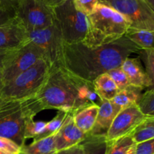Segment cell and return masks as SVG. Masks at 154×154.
<instances>
[{"mask_svg": "<svg viewBox=\"0 0 154 154\" xmlns=\"http://www.w3.org/2000/svg\"><path fill=\"white\" fill-rule=\"evenodd\" d=\"M141 50L126 36L107 45L89 47L82 42L63 43L58 66L75 78L93 84L99 75L120 67L124 60Z\"/></svg>", "mask_w": 154, "mask_h": 154, "instance_id": "cell-1", "label": "cell"}, {"mask_svg": "<svg viewBox=\"0 0 154 154\" xmlns=\"http://www.w3.org/2000/svg\"><path fill=\"white\" fill-rule=\"evenodd\" d=\"M41 110L55 109L75 114L102 99L92 84L75 78L58 65L51 66L46 82L34 96Z\"/></svg>", "mask_w": 154, "mask_h": 154, "instance_id": "cell-2", "label": "cell"}, {"mask_svg": "<svg viewBox=\"0 0 154 154\" xmlns=\"http://www.w3.org/2000/svg\"><path fill=\"white\" fill-rule=\"evenodd\" d=\"M88 20L89 29L82 43L89 47L101 46L118 40L130 28L123 15L99 2L88 16Z\"/></svg>", "mask_w": 154, "mask_h": 154, "instance_id": "cell-3", "label": "cell"}, {"mask_svg": "<svg viewBox=\"0 0 154 154\" xmlns=\"http://www.w3.org/2000/svg\"><path fill=\"white\" fill-rule=\"evenodd\" d=\"M40 111L34 97L20 100L0 97V137L11 140L22 147L26 141V123Z\"/></svg>", "mask_w": 154, "mask_h": 154, "instance_id": "cell-4", "label": "cell"}, {"mask_svg": "<svg viewBox=\"0 0 154 154\" xmlns=\"http://www.w3.org/2000/svg\"><path fill=\"white\" fill-rule=\"evenodd\" d=\"M51 69V64L45 59L38 60L32 67L5 84L0 97L17 100L34 97L46 82Z\"/></svg>", "mask_w": 154, "mask_h": 154, "instance_id": "cell-5", "label": "cell"}, {"mask_svg": "<svg viewBox=\"0 0 154 154\" xmlns=\"http://www.w3.org/2000/svg\"><path fill=\"white\" fill-rule=\"evenodd\" d=\"M53 14L63 43L84 42L89 29L88 16L76 8L74 0H66L61 5L53 9Z\"/></svg>", "mask_w": 154, "mask_h": 154, "instance_id": "cell-6", "label": "cell"}, {"mask_svg": "<svg viewBox=\"0 0 154 154\" xmlns=\"http://www.w3.org/2000/svg\"><path fill=\"white\" fill-rule=\"evenodd\" d=\"M41 59H45V53L30 41L15 49L8 51L0 66L5 84L29 69Z\"/></svg>", "mask_w": 154, "mask_h": 154, "instance_id": "cell-7", "label": "cell"}, {"mask_svg": "<svg viewBox=\"0 0 154 154\" xmlns=\"http://www.w3.org/2000/svg\"><path fill=\"white\" fill-rule=\"evenodd\" d=\"M121 14L134 29L154 32V11L146 0H99Z\"/></svg>", "mask_w": 154, "mask_h": 154, "instance_id": "cell-8", "label": "cell"}, {"mask_svg": "<svg viewBox=\"0 0 154 154\" xmlns=\"http://www.w3.org/2000/svg\"><path fill=\"white\" fill-rule=\"evenodd\" d=\"M15 18L27 32L41 29L54 23L53 10L41 0H20L15 8Z\"/></svg>", "mask_w": 154, "mask_h": 154, "instance_id": "cell-9", "label": "cell"}, {"mask_svg": "<svg viewBox=\"0 0 154 154\" xmlns=\"http://www.w3.org/2000/svg\"><path fill=\"white\" fill-rule=\"evenodd\" d=\"M28 40L41 48L51 66L58 65L63 50V41L57 24L41 29L27 32Z\"/></svg>", "mask_w": 154, "mask_h": 154, "instance_id": "cell-10", "label": "cell"}, {"mask_svg": "<svg viewBox=\"0 0 154 154\" xmlns=\"http://www.w3.org/2000/svg\"><path fill=\"white\" fill-rule=\"evenodd\" d=\"M146 118L137 104L123 108L113 120L106 135L108 141L132 135L134 130Z\"/></svg>", "mask_w": 154, "mask_h": 154, "instance_id": "cell-11", "label": "cell"}, {"mask_svg": "<svg viewBox=\"0 0 154 154\" xmlns=\"http://www.w3.org/2000/svg\"><path fill=\"white\" fill-rule=\"evenodd\" d=\"M28 41L26 29L15 17L0 26V50L15 49Z\"/></svg>", "mask_w": 154, "mask_h": 154, "instance_id": "cell-12", "label": "cell"}, {"mask_svg": "<svg viewBox=\"0 0 154 154\" xmlns=\"http://www.w3.org/2000/svg\"><path fill=\"white\" fill-rule=\"evenodd\" d=\"M72 114H68L63 126L56 134L55 144L57 151L78 145L87 137V134L84 133L75 125Z\"/></svg>", "mask_w": 154, "mask_h": 154, "instance_id": "cell-13", "label": "cell"}, {"mask_svg": "<svg viewBox=\"0 0 154 154\" xmlns=\"http://www.w3.org/2000/svg\"><path fill=\"white\" fill-rule=\"evenodd\" d=\"M120 111V108L111 101L102 100L99 105L95 124L89 135L106 136L113 120Z\"/></svg>", "mask_w": 154, "mask_h": 154, "instance_id": "cell-14", "label": "cell"}, {"mask_svg": "<svg viewBox=\"0 0 154 154\" xmlns=\"http://www.w3.org/2000/svg\"><path fill=\"white\" fill-rule=\"evenodd\" d=\"M121 68L127 76L130 85L142 90L152 87L151 81L138 58L128 57L121 65Z\"/></svg>", "mask_w": 154, "mask_h": 154, "instance_id": "cell-15", "label": "cell"}, {"mask_svg": "<svg viewBox=\"0 0 154 154\" xmlns=\"http://www.w3.org/2000/svg\"><path fill=\"white\" fill-rule=\"evenodd\" d=\"M99 105L93 104L72 114L75 125L84 133L88 134L93 129L97 117Z\"/></svg>", "mask_w": 154, "mask_h": 154, "instance_id": "cell-16", "label": "cell"}, {"mask_svg": "<svg viewBox=\"0 0 154 154\" xmlns=\"http://www.w3.org/2000/svg\"><path fill=\"white\" fill-rule=\"evenodd\" d=\"M95 92L102 100L111 101L119 90L115 83L108 73L102 74L93 83Z\"/></svg>", "mask_w": 154, "mask_h": 154, "instance_id": "cell-17", "label": "cell"}, {"mask_svg": "<svg viewBox=\"0 0 154 154\" xmlns=\"http://www.w3.org/2000/svg\"><path fill=\"white\" fill-rule=\"evenodd\" d=\"M57 134V133H56ZM56 134L46 138L33 141L29 145L21 147L19 154H54L57 152L55 144Z\"/></svg>", "mask_w": 154, "mask_h": 154, "instance_id": "cell-18", "label": "cell"}, {"mask_svg": "<svg viewBox=\"0 0 154 154\" xmlns=\"http://www.w3.org/2000/svg\"><path fill=\"white\" fill-rule=\"evenodd\" d=\"M142 89L130 85L124 90L119 91L111 102L121 110L133 104L138 103L142 94Z\"/></svg>", "mask_w": 154, "mask_h": 154, "instance_id": "cell-19", "label": "cell"}, {"mask_svg": "<svg viewBox=\"0 0 154 154\" xmlns=\"http://www.w3.org/2000/svg\"><path fill=\"white\" fill-rule=\"evenodd\" d=\"M125 36L141 51L154 48V32L129 29Z\"/></svg>", "mask_w": 154, "mask_h": 154, "instance_id": "cell-20", "label": "cell"}, {"mask_svg": "<svg viewBox=\"0 0 154 154\" xmlns=\"http://www.w3.org/2000/svg\"><path fill=\"white\" fill-rule=\"evenodd\" d=\"M82 146V154H105L108 141L106 136L87 134L85 139L80 143Z\"/></svg>", "mask_w": 154, "mask_h": 154, "instance_id": "cell-21", "label": "cell"}, {"mask_svg": "<svg viewBox=\"0 0 154 154\" xmlns=\"http://www.w3.org/2000/svg\"><path fill=\"white\" fill-rule=\"evenodd\" d=\"M132 135L135 144L154 138V116L146 117Z\"/></svg>", "mask_w": 154, "mask_h": 154, "instance_id": "cell-22", "label": "cell"}, {"mask_svg": "<svg viewBox=\"0 0 154 154\" xmlns=\"http://www.w3.org/2000/svg\"><path fill=\"white\" fill-rule=\"evenodd\" d=\"M135 144L132 135H126L114 141H108L105 154H125Z\"/></svg>", "mask_w": 154, "mask_h": 154, "instance_id": "cell-23", "label": "cell"}, {"mask_svg": "<svg viewBox=\"0 0 154 154\" xmlns=\"http://www.w3.org/2000/svg\"><path fill=\"white\" fill-rule=\"evenodd\" d=\"M69 114H70V113L58 111L57 115L52 120H50L49 122H46V126H45L44 132H42V135L35 138L34 141L41 139V138H46V137L50 136V135L57 133L60 128H61V126H63V123H64L65 120H66Z\"/></svg>", "mask_w": 154, "mask_h": 154, "instance_id": "cell-24", "label": "cell"}, {"mask_svg": "<svg viewBox=\"0 0 154 154\" xmlns=\"http://www.w3.org/2000/svg\"><path fill=\"white\" fill-rule=\"evenodd\" d=\"M137 105L146 117L154 116V86L141 94Z\"/></svg>", "mask_w": 154, "mask_h": 154, "instance_id": "cell-25", "label": "cell"}, {"mask_svg": "<svg viewBox=\"0 0 154 154\" xmlns=\"http://www.w3.org/2000/svg\"><path fill=\"white\" fill-rule=\"evenodd\" d=\"M46 122L35 121L34 119H30L26 122L24 129V138L25 140L29 138H36L42 135L45 130Z\"/></svg>", "mask_w": 154, "mask_h": 154, "instance_id": "cell-26", "label": "cell"}, {"mask_svg": "<svg viewBox=\"0 0 154 154\" xmlns=\"http://www.w3.org/2000/svg\"><path fill=\"white\" fill-rule=\"evenodd\" d=\"M142 55L143 61L145 65V72L151 81L152 87L154 86V48L140 51Z\"/></svg>", "mask_w": 154, "mask_h": 154, "instance_id": "cell-27", "label": "cell"}, {"mask_svg": "<svg viewBox=\"0 0 154 154\" xmlns=\"http://www.w3.org/2000/svg\"><path fill=\"white\" fill-rule=\"evenodd\" d=\"M107 73L111 77L113 81L115 83L119 91H120L122 90H124L125 88L130 86L127 76H126L125 72L122 69L121 66L120 67L115 68L114 69H111V70H110Z\"/></svg>", "mask_w": 154, "mask_h": 154, "instance_id": "cell-28", "label": "cell"}, {"mask_svg": "<svg viewBox=\"0 0 154 154\" xmlns=\"http://www.w3.org/2000/svg\"><path fill=\"white\" fill-rule=\"evenodd\" d=\"M99 0H74V4L78 10L89 16L93 12Z\"/></svg>", "mask_w": 154, "mask_h": 154, "instance_id": "cell-29", "label": "cell"}, {"mask_svg": "<svg viewBox=\"0 0 154 154\" xmlns=\"http://www.w3.org/2000/svg\"><path fill=\"white\" fill-rule=\"evenodd\" d=\"M21 147L10 139L0 137V150L13 154H19Z\"/></svg>", "mask_w": 154, "mask_h": 154, "instance_id": "cell-30", "label": "cell"}, {"mask_svg": "<svg viewBox=\"0 0 154 154\" xmlns=\"http://www.w3.org/2000/svg\"><path fill=\"white\" fill-rule=\"evenodd\" d=\"M135 154H154V138L136 144Z\"/></svg>", "mask_w": 154, "mask_h": 154, "instance_id": "cell-31", "label": "cell"}, {"mask_svg": "<svg viewBox=\"0 0 154 154\" xmlns=\"http://www.w3.org/2000/svg\"><path fill=\"white\" fill-rule=\"evenodd\" d=\"M15 17V12L5 8L0 3V26L5 25Z\"/></svg>", "mask_w": 154, "mask_h": 154, "instance_id": "cell-32", "label": "cell"}, {"mask_svg": "<svg viewBox=\"0 0 154 154\" xmlns=\"http://www.w3.org/2000/svg\"><path fill=\"white\" fill-rule=\"evenodd\" d=\"M83 153V148L81 144H78L76 146L70 147V148L65 149V150H59L54 154H82Z\"/></svg>", "mask_w": 154, "mask_h": 154, "instance_id": "cell-33", "label": "cell"}, {"mask_svg": "<svg viewBox=\"0 0 154 154\" xmlns=\"http://www.w3.org/2000/svg\"><path fill=\"white\" fill-rule=\"evenodd\" d=\"M19 1L20 0H0V3L5 8L15 12V8Z\"/></svg>", "mask_w": 154, "mask_h": 154, "instance_id": "cell-34", "label": "cell"}, {"mask_svg": "<svg viewBox=\"0 0 154 154\" xmlns=\"http://www.w3.org/2000/svg\"><path fill=\"white\" fill-rule=\"evenodd\" d=\"M48 8H51V10L54 9L55 8L61 5L65 2L66 0H41Z\"/></svg>", "mask_w": 154, "mask_h": 154, "instance_id": "cell-35", "label": "cell"}, {"mask_svg": "<svg viewBox=\"0 0 154 154\" xmlns=\"http://www.w3.org/2000/svg\"><path fill=\"white\" fill-rule=\"evenodd\" d=\"M4 85H5L4 80H3L2 73V69H1V67H0V93H1V91H2V90Z\"/></svg>", "mask_w": 154, "mask_h": 154, "instance_id": "cell-36", "label": "cell"}, {"mask_svg": "<svg viewBox=\"0 0 154 154\" xmlns=\"http://www.w3.org/2000/svg\"><path fill=\"white\" fill-rule=\"evenodd\" d=\"M135 145H136V144H133L125 154H135Z\"/></svg>", "mask_w": 154, "mask_h": 154, "instance_id": "cell-37", "label": "cell"}, {"mask_svg": "<svg viewBox=\"0 0 154 154\" xmlns=\"http://www.w3.org/2000/svg\"><path fill=\"white\" fill-rule=\"evenodd\" d=\"M8 51H5V50H0V66H1L2 60L3 57H4L5 54H6Z\"/></svg>", "mask_w": 154, "mask_h": 154, "instance_id": "cell-38", "label": "cell"}, {"mask_svg": "<svg viewBox=\"0 0 154 154\" xmlns=\"http://www.w3.org/2000/svg\"><path fill=\"white\" fill-rule=\"evenodd\" d=\"M146 2L150 5V7H151L152 8H153V10L154 11V0H146Z\"/></svg>", "mask_w": 154, "mask_h": 154, "instance_id": "cell-39", "label": "cell"}, {"mask_svg": "<svg viewBox=\"0 0 154 154\" xmlns=\"http://www.w3.org/2000/svg\"><path fill=\"white\" fill-rule=\"evenodd\" d=\"M0 154H13V153H9V152L4 151V150H0Z\"/></svg>", "mask_w": 154, "mask_h": 154, "instance_id": "cell-40", "label": "cell"}]
</instances>
